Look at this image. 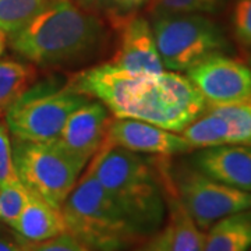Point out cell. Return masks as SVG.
<instances>
[{
    "mask_svg": "<svg viewBox=\"0 0 251 251\" xmlns=\"http://www.w3.org/2000/svg\"><path fill=\"white\" fill-rule=\"evenodd\" d=\"M66 85L99 100L115 117L141 120L173 133L206 110L196 85L177 72L128 74L105 62L77 73Z\"/></svg>",
    "mask_w": 251,
    "mask_h": 251,
    "instance_id": "6da1fadb",
    "label": "cell"
},
{
    "mask_svg": "<svg viewBox=\"0 0 251 251\" xmlns=\"http://www.w3.org/2000/svg\"><path fill=\"white\" fill-rule=\"evenodd\" d=\"M109 42L102 17L73 0H53L28 25L10 35L20 56L39 67H69L94 60Z\"/></svg>",
    "mask_w": 251,
    "mask_h": 251,
    "instance_id": "7a4b0ae2",
    "label": "cell"
},
{
    "mask_svg": "<svg viewBox=\"0 0 251 251\" xmlns=\"http://www.w3.org/2000/svg\"><path fill=\"white\" fill-rule=\"evenodd\" d=\"M147 237L159 232L166 194L158 162L102 144L87 169Z\"/></svg>",
    "mask_w": 251,
    "mask_h": 251,
    "instance_id": "3957f363",
    "label": "cell"
},
{
    "mask_svg": "<svg viewBox=\"0 0 251 251\" xmlns=\"http://www.w3.org/2000/svg\"><path fill=\"white\" fill-rule=\"evenodd\" d=\"M60 211L66 232L92 251H128L148 239L87 171Z\"/></svg>",
    "mask_w": 251,
    "mask_h": 251,
    "instance_id": "277c9868",
    "label": "cell"
},
{
    "mask_svg": "<svg viewBox=\"0 0 251 251\" xmlns=\"http://www.w3.org/2000/svg\"><path fill=\"white\" fill-rule=\"evenodd\" d=\"M151 27L162 66L169 72H186L229 50L222 28L204 14H152Z\"/></svg>",
    "mask_w": 251,
    "mask_h": 251,
    "instance_id": "5b68a950",
    "label": "cell"
},
{
    "mask_svg": "<svg viewBox=\"0 0 251 251\" xmlns=\"http://www.w3.org/2000/svg\"><path fill=\"white\" fill-rule=\"evenodd\" d=\"M11 152L20 181L57 209L62 208L85 168L66 152L56 138L50 141L16 138Z\"/></svg>",
    "mask_w": 251,
    "mask_h": 251,
    "instance_id": "8992f818",
    "label": "cell"
},
{
    "mask_svg": "<svg viewBox=\"0 0 251 251\" xmlns=\"http://www.w3.org/2000/svg\"><path fill=\"white\" fill-rule=\"evenodd\" d=\"M88 100L67 85L56 91L27 90L6 109V127L17 140L50 141L73 112Z\"/></svg>",
    "mask_w": 251,
    "mask_h": 251,
    "instance_id": "52a82bcc",
    "label": "cell"
},
{
    "mask_svg": "<svg viewBox=\"0 0 251 251\" xmlns=\"http://www.w3.org/2000/svg\"><path fill=\"white\" fill-rule=\"evenodd\" d=\"M169 173L181 205L204 232L222 218L251 209V193L224 184L196 166L169 165Z\"/></svg>",
    "mask_w": 251,
    "mask_h": 251,
    "instance_id": "ba28073f",
    "label": "cell"
},
{
    "mask_svg": "<svg viewBox=\"0 0 251 251\" xmlns=\"http://www.w3.org/2000/svg\"><path fill=\"white\" fill-rule=\"evenodd\" d=\"M206 108L251 98V67L225 53H215L186 70Z\"/></svg>",
    "mask_w": 251,
    "mask_h": 251,
    "instance_id": "9c48e42d",
    "label": "cell"
},
{
    "mask_svg": "<svg viewBox=\"0 0 251 251\" xmlns=\"http://www.w3.org/2000/svg\"><path fill=\"white\" fill-rule=\"evenodd\" d=\"M112 24L116 25L119 42L108 63L128 74H159L165 70L156 50L151 23L147 18L131 14Z\"/></svg>",
    "mask_w": 251,
    "mask_h": 251,
    "instance_id": "30bf717a",
    "label": "cell"
},
{
    "mask_svg": "<svg viewBox=\"0 0 251 251\" xmlns=\"http://www.w3.org/2000/svg\"><path fill=\"white\" fill-rule=\"evenodd\" d=\"M103 144L135 153L158 155L163 158L191 151L180 133H173L141 120L119 117H110Z\"/></svg>",
    "mask_w": 251,
    "mask_h": 251,
    "instance_id": "8fae6325",
    "label": "cell"
},
{
    "mask_svg": "<svg viewBox=\"0 0 251 251\" xmlns=\"http://www.w3.org/2000/svg\"><path fill=\"white\" fill-rule=\"evenodd\" d=\"M109 120L108 108L91 99L69 116L56 141L73 158L87 165L103 144Z\"/></svg>",
    "mask_w": 251,
    "mask_h": 251,
    "instance_id": "7c38bea8",
    "label": "cell"
},
{
    "mask_svg": "<svg viewBox=\"0 0 251 251\" xmlns=\"http://www.w3.org/2000/svg\"><path fill=\"white\" fill-rule=\"evenodd\" d=\"M193 166L224 184L251 193V145L225 144L202 148L194 155Z\"/></svg>",
    "mask_w": 251,
    "mask_h": 251,
    "instance_id": "4fadbf2b",
    "label": "cell"
},
{
    "mask_svg": "<svg viewBox=\"0 0 251 251\" xmlns=\"http://www.w3.org/2000/svg\"><path fill=\"white\" fill-rule=\"evenodd\" d=\"M10 229L24 242L41 243L66 233V224L60 209L29 191L27 204Z\"/></svg>",
    "mask_w": 251,
    "mask_h": 251,
    "instance_id": "5bb4252c",
    "label": "cell"
},
{
    "mask_svg": "<svg viewBox=\"0 0 251 251\" xmlns=\"http://www.w3.org/2000/svg\"><path fill=\"white\" fill-rule=\"evenodd\" d=\"M251 209L219 219L205 233L202 251H250Z\"/></svg>",
    "mask_w": 251,
    "mask_h": 251,
    "instance_id": "9a60e30c",
    "label": "cell"
},
{
    "mask_svg": "<svg viewBox=\"0 0 251 251\" xmlns=\"http://www.w3.org/2000/svg\"><path fill=\"white\" fill-rule=\"evenodd\" d=\"M166 205L171 212V251H202L205 233L188 215L184 206L171 187L165 191Z\"/></svg>",
    "mask_w": 251,
    "mask_h": 251,
    "instance_id": "2e32d148",
    "label": "cell"
},
{
    "mask_svg": "<svg viewBox=\"0 0 251 251\" xmlns=\"http://www.w3.org/2000/svg\"><path fill=\"white\" fill-rule=\"evenodd\" d=\"M180 134L191 150L233 144V133L227 120L211 110H205L184 130H181Z\"/></svg>",
    "mask_w": 251,
    "mask_h": 251,
    "instance_id": "e0dca14e",
    "label": "cell"
},
{
    "mask_svg": "<svg viewBox=\"0 0 251 251\" xmlns=\"http://www.w3.org/2000/svg\"><path fill=\"white\" fill-rule=\"evenodd\" d=\"M36 78L35 67L17 60H0V113L29 90Z\"/></svg>",
    "mask_w": 251,
    "mask_h": 251,
    "instance_id": "ac0fdd59",
    "label": "cell"
},
{
    "mask_svg": "<svg viewBox=\"0 0 251 251\" xmlns=\"http://www.w3.org/2000/svg\"><path fill=\"white\" fill-rule=\"evenodd\" d=\"M53 0H0V31L13 35L28 25Z\"/></svg>",
    "mask_w": 251,
    "mask_h": 251,
    "instance_id": "d6986e66",
    "label": "cell"
},
{
    "mask_svg": "<svg viewBox=\"0 0 251 251\" xmlns=\"http://www.w3.org/2000/svg\"><path fill=\"white\" fill-rule=\"evenodd\" d=\"M216 115L227 120L233 133V144L251 145V98L221 106H209Z\"/></svg>",
    "mask_w": 251,
    "mask_h": 251,
    "instance_id": "ffe728a7",
    "label": "cell"
},
{
    "mask_svg": "<svg viewBox=\"0 0 251 251\" xmlns=\"http://www.w3.org/2000/svg\"><path fill=\"white\" fill-rule=\"evenodd\" d=\"M227 0H151V14H214Z\"/></svg>",
    "mask_w": 251,
    "mask_h": 251,
    "instance_id": "44dd1931",
    "label": "cell"
},
{
    "mask_svg": "<svg viewBox=\"0 0 251 251\" xmlns=\"http://www.w3.org/2000/svg\"><path fill=\"white\" fill-rule=\"evenodd\" d=\"M28 190L20 179L0 184V224L11 226L27 204Z\"/></svg>",
    "mask_w": 251,
    "mask_h": 251,
    "instance_id": "7402d4cb",
    "label": "cell"
},
{
    "mask_svg": "<svg viewBox=\"0 0 251 251\" xmlns=\"http://www.w3.org/2000/svg\"><path fill=\"white\" fill-rule=\"evenodd\" d=\"M82 9L99 17H106L110 23L135 14L148 0H73Z\"/></svg>",
    "mask_w": 251,
    "mask_h": 251,
    "instance_id": "603a6c76",
    "label": "cell"
},
{
    "mask_svg": "<svg viewBox=\"0 0 251 251\" xmlns=\"http://www.w3.org/2000/svg\"><path fill=\"white\" fill-rule=\"evenodd\" d=\"M232 31L240 45L251 48V0H234Z\"/></svg>",
    "mask_w": 251,
    "mask_h": 251,
    "instance_id": "cb8c5ba5",
    "label": "cell"
},
{
    "mask_svg": "<svg viewBox=\"0 0 251 251\" xmlns=\"http://www.w3.org/2000/svg\"><path fill=\"white\" fill-rule=\"evenodd\" d=\"M20 242L23 251H92L67 232L41 243H28L21 239Z\"/></svg>",
    "mask_w": 251,
    "mask_h": 251,
    "instance_id": "d4e9b609",
    "label": "cell"
},
{
    "mask_svg": "<svg viewBox=\"0 0 251 251\" xmlns=\"http://www.w3.org/2000/svg\"><path fill=\"white\" fill-rule=\"evenodd\" d=\"M14 180H18V176L13 162L9 133L7 127L0 123V184H6Z\"/></svg>",
    "mask_w": 251,
    "mask_h": 251,
    "instance_id": "484cf974",
    "label": "cell"
},
{
    "mask_svg": "<svg viewBox=\"0 0 251 251\" xmlns=\"http://www.w3.org/2000/svg\"><path fill=\"white\" fill-rule=\"evenodd\" d=\"M128 251H171V226L168 225Z\"/></svg>",
    "mask_w": 251,
    "mask_h": 251,
    "instance_id": "4316f807",
    "label": "cell"
},
{
    "mask_svg": "<svg viewBox=\"0 0 251 251\" xmlns=\"http://www.w3.org/2000/svg\"><path fill=\"white\" fill-rule=\"evenodd\" d=\"M0 251H23L17 236L11 234L0 225Z\"/></svg>",
    "mask_w": 251,
    "mask_h": 251,
    "instance_id": "83f0119b",
    "label": "cell"
},
{
    "mask_svg": "<svg viewBox=\"0 0 251 251\" xmlns=\"http://www.w3.org/2000/svg\"><path fill=\"white\" fill-rule=\"evenodd\" d=\"M4 48H6V34L0 31V54L4 52Z\"/></svg>",
    "mask_w": 251,
    "mask_h": 251,
    "instance_id": "f1b7e54d",
    "label": "cell"
},
{
    "mask_svg": "<svg viewBox=\"0 0 251 251\" xmlns=\"http://www.w3.org/2000/svg\"><path fill=\"white\" fill-rule=\"evenodd\" d=\"M250 67H251V56H250Z\"/></svg>",
    "mask_w": 251,
    "mask_h": 251,
    "instance_id": "f546056e",
    "label": "cell"
},
{
    "mask_svg": "<svg viewBox=\"0 0 251 251\" xmlns=\"http://www.w3.org/2000/svg\"><path fill=\"white\" fill-rule=\"evenodd\" d=\"M250 251H251V250H250Z\"/></svg>",
    "mask_w": 251,
    "mask_h": 251,
    "instance_id": "4dcf8cb0",
    "label": "cell"
}]
</instances>
